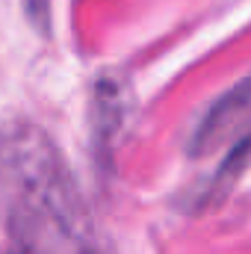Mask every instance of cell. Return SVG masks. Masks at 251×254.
<instances>
[{
  "instance_id": "obj_1",
  "label": "cell",
  "mask_w": 251,
  "mask_h": 254,
  "mask_svg": "<svg viewBox=\"0 0 251 254\" xmlns=\"http://www.w3.org/2000/svg\"><path fill=\"white\" fill-rule=\"evenodd\" d=\"M0 222L24 254H71L95 234L65 157L30 122L0 125Z\"/></svg>"
},
{
  "instance_id": "obj_2",
  "label": "cell",
  "mask_w": 251,
  "mask_h": 254,
  "mask_svg": "<svg viewBox=\"0 0 251 254\" xmlns=\"http://www.w3.org/2000/svg\"><path fill=\"white\" fill-rule=\"evenodd\" d=\"M249 127V83H240L234 92H228L210 113L207 119L201 122L195 139H192V154L195 157H207L213 154L216 148L228 145L231 139H243L249 136L246 133Z\"/></svg>"
},
{
  "instance_id": "obj_3",
  "label": "cell",
  "mask_w": 251,
  "mask_h": 254,
  "mask_svg": "<svg viewBox=\"0 0 251 254\" xmlns=\"http://www.w3.org/2000/svg\"><path fill=\"white\" fill-rule=\"evenodd\" d=\"M71 254H113V249H110V243H104V240L98 237V231H95L89 240H83Z\"/></svg>"
}]
</instances>
